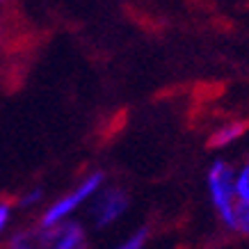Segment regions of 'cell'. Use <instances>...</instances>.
<instances>
[{"instance_id": "cell-1", "label": "cell", "mask_w": 249, "mask_h": 249, "mask_svg": "<svg viewBox=\"0 0 249 249\" xmlns=\"http://www.w3.org/2000/svg\"><path fill=\"white\" fill-rule=\"evenodd\" d=\"M206 185H208V196L222 227L233 231L235 201H238L235 199V167L229 165L227 160H215L208 167Z\"/></svg>"}, {"instance_id": "cell-2", "label": "cell", "mask_w": 249, "mask_h": 249, "mask_svg": "<svg viewBox=\"0 0 249 249\" xmlns=\"http://www.w3.org/2000/svg\"><path fill=\"white\" fill-rule=\"evenodd\" d=\"M103 185H106V176L101 172L87 174L73 190H69L67 195H62L60 199H55L53 204L46 206L41 217H39V227H53L57 222H64V219L73 217L76 211H80L85 204H89V199Z\"/></svg>"}, {"instance_id": "cell-3", "label": "cell", "mask_w": 249, "mask_h": 249, "mask_svg": "<svg viewBox=\"0 0 249 249\" xmlns=\"http://www.w3.org/2000/svg\"><path fill=\"white\" fill-rule=\"evenodd\" d=\"M91 213L89 217L96 229H106L114 222H119L130 206V196L126 190L121 188H103L98 190L96 195L89 199Z\"/></svg>"}, {"instance_id": "cell-4", "label": "cell", "mask_w": 249, "mask_h": 249, "mask_svg": "<svg viewBox=\"0 0 249 249\" xmlns=\"http://www.w3.org/2000/svg\"><path fill=\"white\" fill-rule=\"evenodd\" d=\"M39 231V247L53 249H83L87 245V233L83 224L76 219H64L53 227H37Z\"/></svg>"}, {"instance_id": "cell-5", "label": "cell", "mask_w": 249, "mask_h": 249, "mask_svg": "<svg viewBox=\"0 0 249 249\" xmlns=\"http://www.w3.org/2000/svg\"><path fill=\"white\" fill-rule=\"evenodd\" d=\"M247 130V121H229L224 126H219L211 137V146H229L231 142H235L238 137H242V133Z\"/></svg>"}, {"instance_id": "cell-6", "label": "cell", "mask_w": 249, "mask_h": 249, "mask_svg": "<svg viewBox=\"0 0 249 249\" xmlns=\"http://www.w3.org/2000/svg\"><path fill=\"white\" fill-rule=\"evenodd\" d=\"M7 247H12V249L39 247V231L37 229H23V231H16V233L7 240Z\"/></svg>"}, {"instance_id": "cell-7", "label": "cell", "mask_w": 249, "mask_h": 249, "mask_svg": "<svg viewBox=\"0 0 249 249\" xmlns=\"http://www.w3.org/2000/svg\"><path fill=\"white\" fill-rule=\"evenodd\" d=\"M235 199L249 201V160L240 169H235Z\"/></svg>"}, {"instance_id": "cell-8", "label": "cell", "mask_w": 249, "mask_h": 249, "mask_svg": "<svg viewBox=\"0 0 249 249\" xmlns=\"http://www.w3.org/2000/svg\"><path fill=\"white\" fill-rule=\"evenodd\" d=\"M233 231L240 235H249V201H235Z\"/></svg>"}, {"instance_id": "cell-9", "label": "cell", "mask_w": 249, "mask_h": 249, "mask_svg": "<svg viewBox=\"0 0 249 249\" xmlns=\"http://www.w3.org/2000/svg\"><path fill=\"white\" fill-rule=\"evenodd\" d=\"M41 201H44V190L35 185V188L25 190V192L16 199V206H21L23 211H32V208L41 206Z\"/></svg>"}, {"instance_id": "cell-10", "label": "cell", "mask_w": 249, "mask_h": 249, "mask_svg": "<svg viewBox=\"0 0 249 249\" xmlns=\"http://www.w3.org/2000/svg\"><path fill=\"white\" fill-rule=\"evenodd\" d=\"M149 229L146 227H140L137 231H133V233L128 235V238H124L119 245V249H142L146 242H149Z\"/></svg>"}, {"instance_id": "cell-11", "label": "cell", "mask_w": 249, "mask_h": 249, "mask_svg": "<svg viewBox=\"0 0 249 249\" xmlns=\"http://www.w3.org/2000/svg\"><path fill=\"white\" fill-rule=\"evenodd\" d=\"M12 215H14V204H12V201H5V199H0V235L9 229V224H12Z\"/></svg>"}, {"instance_id": "cell-12", "label": "cell", "mask_w": 249, "mask_h": 249, "mask_svg": "<svg viewBox=\"0 0 249 249\" xmlns=\"http://www.w3.org/2000/svg\"><path fill=\"white\" fill-rule=\"evenodd\" d=\"M7 41H9V30H7V25H5V21H2V12H0V55L5 51Z\"/></svg>"}, {"instance_id": "cell-13", "label": "cell", "mask_w": 249, "mask_h": 249, "mask_svg": "<svg viewBox=\"0 0 249 249\" xmlns=\"http://www.w3.org/2000/svg\"><path fill=\"white\" fill-rule=\"evenodd\" d=\"M12 2H14V0H0V12L9 9V7H12Z\"/></svg>"}]
</instances>
